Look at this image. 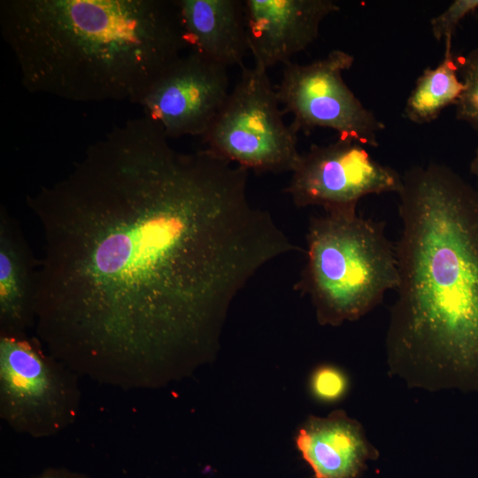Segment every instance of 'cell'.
I'll return each mask as SVG.
<instances>
[{
  "instance_id": "cell-1",
  "label": "cell",
  "mask_w": 478,
  "mask_h": 478,
  "mask_svg": "<svg viewBox=\"0 0 478 478\" xmlns=\"http://www.w3.org/2000/svg\"><path fill=\"white\" fill-rule=\"evenodd\" d=\"M248 173L179 151L143 116L27 197L42 227L35 325L72 370L150 387L212 356L234 299L299 248L248 196Z\"/></svg>"
},
{
  "instance_id": "cell-2",
  "label": "cell",
  "mask_w": 478,
  "mask_h": 478,
  "mask_svg": "<svg viewBox=\"0 0 478 478\" xmlns=\"http://www.w3.org/2000/svg\"><path fill=\"white\" fill-rule=\"evenodd\" d=\"M389 374L428 391H478V191L436 163L402 175Z\"/></svg>"
},
{
  "instance_id": "cell-3",
  "label": "cell",
  "mask_w": 478,
  "mask_h": 478,
  "mask_svg": "<svg viewBox=\"0 0 478 478\" xmlns=\"http://www.w3.org/2000/svg\"><path fill=\"white\" fill-rule=\"evenodd\" d=\"M0 28L31 93L137 103L182 55L176 1L2 0Z\"/></svg>"
},
{
  "instance_id": "cell-4",
  "label": "cell",
  "mask_w": 478,
  "mask_h": 478,
  "mask_svg": "<svg viewBox=\"0 0 478 478\" xmlns=\"http://www.w3.org/2000/svg\"><path fill=\"white\" fill-rule=\"evenodd\" d=\"M306 258L296 289L308 295L322 326L359 320L398 284L395 244L385 223L356 211L310 219Z\"/></svg>"
},
{
  "instance_id": "cell-5",
  "label": "cell",
  "mask_w": 478,
  "mask_h": 478,
  "mask_svg": "<svg viewBox=\"0 0 478 478\" xmlns=\"http://www.w3.org/2000/svg\"><path fill=\"white\" fill-rule=\"evenodd\" d=\"M239 81L203 136L205 149L248 171L291 172L300 152L267 70L241 67Z\"/></svg>"
},
{
  "instance_id": "cell-6",
  "label": "cell",
  "mask_w": 478,
  "mask_h": 478,
  "mask_svg": "<svg viewBox=\"0 0 478 478\" xmlns=\"http://www.w3.org/2000/svg\"><path fill=\"white\" fill-rule=\"evenodd\" d=\"M80 394L70 367L27 335H0V414L33 437L58 434L77 415Z\"/></svg>"
},
{
  "instance_id": "cell-7",
  "label": "cell",
  "mask_w": 478,
  "mask_h": 478,
  "mask_svg": "<svg viewBox=\"0 0 478 478\" xmlns=\"http://www.w3.org/2000/svg\"><path fill=\"white\" fill-rule=\"evenodd\" d=\"M354 63L351 54L334 50L310 64L284 65L276 93L284 114L292 115L297 132L330 128L340 138L371 147L385 126L366 109L343 81Z\"/></svg>"
},
{
  "instance_id": "cell-8",
  "label": "cell",
  "mask_w": 478,
  "mask_h": 478,
  "mask_svg": "<svg viewBox=\"0 0 478 478\" xmlns=\"http://www.w3.org/2000/svg\"><path fill=\"white\" fill-rule=\"evenodd\" d=\"M402 183V175L373 158L365 145L339 137L300 153L285 192L300 208L319 205L325 212L356 211L362 197L398 194Z\"/></svg>"
},
{
  "instance_id": "cell-9",
  "label": "cell",
  "mask_w": 478,
  "mask_h": 478,
  "mask_svg": "<svg viewBox=\"0 0 478 478\" xmlns=\"http://www.w3.org/2000/svg\"><path fill=\"white\" fill-rule=\"evenodd\" d=\"M230 91L227 67L189 50L138 102L169 138L204 136Z\"/></svg>"
},
{
  "instance_id": "cell-10",
  "label": "cell",
  "mask_w": 478,
  "mask_h": 478,
  "mask_svg": "<svg viewBox=\"0 0 478 478\" xmlns=\"http://www.w3.org/2000/svg\"><path fill=\"white\" fill-rule=\"evenodd\" d=\"M243 9L254 66L268 70L311 45L323 19L340 7L332 0H245Z\"/></svg>"
},
{
  "instance_id": "cell-11",
  "label": "cell",
  "mask_w": 478,
  "mask_h": 478,
  "mask_svg": "<svg viewBox=\"0 0 478 478\" xmlns=\"http://www.w3.org/2000/svg\"><path fill=\"white\" fill-rule=\"evenodd\" d=\"M296 445L314 478H360L379 451L362 424L343 410L309 416L296 435Z\"/></svg>"
},
{
  "instance_id": "cell-12",
  "label": "cell",
  "mask_w": 478,
  "mask_h": 478,
  "mask_svg": "<svg viewBox=\"0 0 478 478\" xmlns=\"http://www.w3.org/2000/svg\"><path fill=\"white\" fill-rule=\"evenodd\" d=\"M40 266L17 220L0 209V335H27L35 325Z\"/></svg>"
},
{
  "instance_id": "cell-13",
  "label": "cell",
  "mask_w": 478,
  "mask_h": 478,
  "mask_svg": "<svg viewBox=\"0 0 478 478\" xmlns=\"http://www.w3.org/2000/svg\"><path fill=\"white\" fill-rule=\"evenodd\" d=\"M184 38L194 50L222 66H243L249 51L243 1L177 0Z\"/></svg>"
},
{
  "instance_id": "cell-14",
  "label": "cell",
  "mask_w": 478,
  "mask_h": 478,
  "mask_svg": "<svg viewBox=\"0 0 478 478\" xmlns=\"http://www.w3.org/2000/svg\"><path fill=\"white\" fill-rule=\"evenodd\" d=\"M444 43L442 61L422 73L406 101L405 116L413 123L433 121L444 108L456 104L464 91V82L458 76L459 64L452 53V36H447Z\"/></svg>"
},
{
  "instance_id": "cell-15",
  "label": "cell",
  "mask_w": 478,
  "mask_h": 478,
  "mask_svg": "<svg viewBox=\"0 0 478 478\" xmlns=\"http://www.w3.org/2000/svg\"><path fill=\"white\" fill-rule=\"evenodd\" d=\"M459 72L465 89L456 104V115L478 132V48L464 58Z\"/></svg>"
},
{
  "instance_id": "cell-16",
  "label": "cell",
  "mask_w": 478,
  "mask_h": 478,
  "mask_svg": "<svg viewBox=\"0 0 478 478\" xmlns=\"http://www.w3.org/2000/svg\"><path fill=\"white\" fill-rule=\"evenodd\" d=\"M313 394L326 402L340 399L347 391L348 379L343 372L332 365L316 368L311 378Z\"/></svg>"
},
{
  "instance_id": "cell-17",
  "label": "cell",
  "mask_w": 478,
  "mask_h": 478,
  "mask_svg": "<svg viewBox=\"0 0 478 478\" xmlns=\"http://www.w3.org/2000/svg\"><path fill=\"white\" fill-rule=\"evenodd\" d=\"M477 9L478 0L453 1L442 13L431 19L433 36L437 41L452 36L460 21Z\"/></svg>"
},
{
  "instance_id": "cell-18",
  "label": "cell",
  "mask_w": 478,
  "mask_h": 478,
  "mask_svg": "<svg viewBox=\"0 0 478 478\" xmlns=\"http://www.w3.org/2000/svg\"><path fill=\"white\" fill-rule=\"evenodd\" d=\"M35 478H88L87 476L63 468H48Z\"/></svg>"
},
{
  "instance_id": "cell-19",
  "label": "cell",
  "mask_w": 478,
  "mask_h": 478,
  "mask_svg": "<svg viewBox=\"0 0 478 478\" xmlns=\"http://www.w3.org/2000/svg\"><path fill=\"white\" fill-rule=\"evenodd\" d=\"M471 172L476 179V189L478 191V148L475 151L474 157L472 159L470 166Z\"/></svg>"
}]
</instances>
